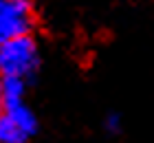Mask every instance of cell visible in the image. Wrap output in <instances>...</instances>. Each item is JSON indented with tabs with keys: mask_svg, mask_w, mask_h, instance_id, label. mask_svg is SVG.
<instances>
[{
	"mask_svg": "<svg viewBox=\"0 0 154 143\" xmlns=\"http://www.w3.org/2000/svg\"><path fill=\"white\" fill-rule=\"evenodd\" d=\"M40 66L38 44L29 33L18 35L0 44V77H18L29 79Z\"/></svg>",
	"mask_w": 154,
	"mask_h": 143,
	"instance_id": "6da1fadb",
	"label": "cell"
},
{
	"mask_svg": "<svg viewBox=\"0 0 154 143\" xmlns=\"http://www.w3.org/2000/svg\"><path fill=\"white\" fill-rule=\"evenodd\" d=\"M35 132L38 117L24 99L5 104L0 114V143H26Z\"/></svg>",
	"mask_w": 154,
	"mask_h": 143,
	"instance_id": "7a4b0ae2",
	"label": "cell"
},
{
	"mask_svg": "<svg viewBox=\"0 0 154 143\" xmlns=\"http://www.w3.org/2000/svg\"><path fill=\"white\" fill-rule=\"evenodd\" d=\"M31 29V9L26 0H0V44Z\"/></svg>",
	"mask_w": 154,
	"mask_h": 143,
	"instance_id": "3957f363",
	"label": "cell"
},
{
	"mask_svg": "<svg viewBox=\"0 0 154 143\" xmlns=\"http://www.w3.org/2000/svg\"><path fill=\"white\" fill-rule=\"evenodd\" d=\"M106 130H108V134H119V130H121L119 114H108L106 117Z\"/></svg>",
	"mask_w": 154,
	"mask_h": 143,
	"instance_id": "277c9868",
	"label": "cell"
},
{
	"mask_svg": "<svg viewBox=\"0 0 154 143\" xmlns=\"http://www.w3.org/2000/svg\"><path fill=\"white\" fill-rule=\"evenodd\" d=\"M5 110V99H2V79H0V114Z\"/></svg>",
	"mask_w": 154,
	"mask_h": 143,
	"instance_id": "5b68a950",
	"label": "cell"
},
{
	"mask_svg": "<svg viewBox=\"0 0 154 143\" xmlns=\"http://www.w3.org/2000/svg\"><path fill=\"white\" fill-rule=\"evenodd\" d=\"M26 2H29V0H26Z\"/></svg>",
	"mask_w": 154,
	"mask_h": 143,
	"instance_id": "8992f818",
	"label": "cell"
}]
</instances>
